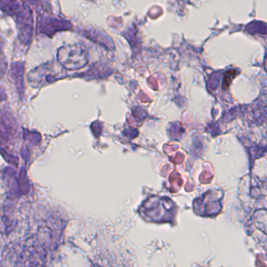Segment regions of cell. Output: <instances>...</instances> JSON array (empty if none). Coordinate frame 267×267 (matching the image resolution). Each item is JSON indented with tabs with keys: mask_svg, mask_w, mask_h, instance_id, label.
I'll return each instance as SVG.
<instances>
[{
	"mask_svg": "<svg viewBox=\"0 0 267 267\" xmlns=\"http://www.w3.org/2000/svg\"><path fill=\"white\" fill-rule=\"evenodd\" d=\"M18 185L20 188V191L22 194H28L30 190L29 181L26 175V171L24 168H22L20 170L19 180H18Z\"/></svg>",
	"mask_w": 267,
	"mask_h": 267,
	"instance_id": "5b68a950",
	"label": "cell"
},
{
	"mask_svg": "<svg viewBox=\"0 0 267 267\" xmlns=\"http://www.w3.org/2000/svg\"><path fill=\"white\" fill-rule=\"evenodd\" d=\"M0 8L10 15H18L24 10V7L17 0H1Z\"/></svg>",
	"mask_w": 267,
	"mask_h": 267,
	"instance_id": "277c9868",
	"label": "cell"
},
{
	"mask_svg": "<svg viewBox=\"0 0 267 267\" xmlns=\"http://www.w3.org/2000/svg\"><path fill=\"white\" fill-rule=\"evenodd\" d=\"M18 22V40L24 46H29L32 42V34H33V25H32V13L28 8L16 15Z\"/></svg>",
	"mask_w": 267,
	"mask_h": 267,
	"instance_id": "7a4b0ae2",
	"label": "cell"
},
{
	"mask_svg": "<svg viewBox=\"0 0 267 267\" xmlns=\"http://www.w3.org/2000/svg\"><path fill=\"white\" fill-rule=\"evenodd\" d=\"M55 65L46 63L38 66L30 71L28 75V81L32 87L38 88L56 80V71Z\"/></svg>",
	"mask_w": 267,
	"mask_h": 267,
	"instance_id": "6da1fadb",
	"label": "cell"
},
{
	"mask_svg": "<svg viewBox=\"0 0 267 267\" xmlns=\"http://www.w3.org/2000/svg\"><path fill=\"white\" fill-rule=\"evenodd\" d=\"M6 98V93L2 88L0 87V101H4Z\"/></svg>",
	"mask_w": 267,
	"mask_h": 267,
	"instance_id": "8992f818",
	"label": "cell"
},
{
	"mask_svg": "<svg viewBox=\"0 0 267 267\" xmlns=\"http://www.w3.org/2000/svg\"><path fill=\"white\" fill-rule=\"evenodd\" d=\"M11 77L14 81V83L18 88L20 97H23L24 93V63L23 62H14L11 65L10 69Z\"/></svg>",
	"mask_w": 267,
	"mask_h": 267,
	"instance_id": "3957f363",
	"label": "cell"
}]
</instances>
